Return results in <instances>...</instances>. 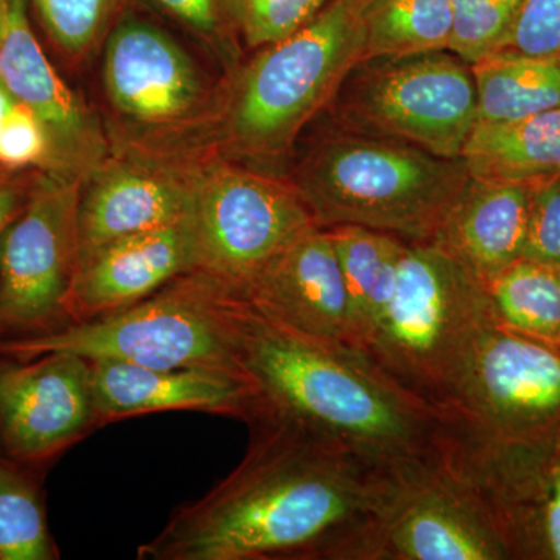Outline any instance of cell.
<instances>
[{
	"instance_id": "4dcf8cb0",
	"label": "cell",
	"mask_w": 560,
	"mask_h": 560,
	"mask_svg": "<svg viewBox=\"0 0 560 560\" xmlns=\"http://www.w3.org/2000/svg\"><path fill=\"white\" fill-rule=\"evenodd\" d=\"M522 259L560 268V173L530 183L528 234Z\"/></svg>"
},
{
	"instance_id": "e575fe53",
	"label": "cell",
	"mask_w": 560,
	"mask_h": 560,
	"mask_svg": "<svg viewBox=\"0 0 560 560\" xmlns=\"http://www.w3.org/2000/svg\"><path fill=\"white\" fill-rule=\"evenodd\" d=\"M14 105H16V101H14L13 95L0 83V130H2L3 124H5L7 117H9Z\"/></svg>"
},
{
	"instance_id": "ac0fdd59",
	"label": "cell",
	"mask_w": 560,
	"mask_h": 560,
	"mask_svg": "<svg viewBox=\"0 0 560 560\" xmlns=\"http://www.w3.org/2000/svg\"><path fill=\"white\" fill-rule=\"evenodd\" d=\"M90 363L101 427L160 411L209 412L249 423L259 410L256 386L242 372L164 370L106 359Z\"/></svg>"
},
{
	"instance_id": "d6a6232c",
	"label": "cell",
	"mask_w": 560,
	"mask_h": 560,
	"mask_svg": "<svg viewBox=\"0 0 560 560\" xmlns=\"http://www.w3.org/2000/svg\"><path fill=\"white\" fill-rule=\"evenodd\" d=\"M540 470L537 504V534L541 552L560 560V447L552 448Z\"/></svg>"
},
{
	"instance_id": "8d00e7d4",
	"label": "cell",
	"mask_w": 560,
	"mask_h": 560,
	"mask_svg": "<svg viewBox=\"0 0 560 560\" xmlns=\"http://www.w3.org/2000/svg\"><path fill=\"white\" fill-rule=\"evenodd\" d=\"M5 0H0V13H3V11H5Z\"/></svg>"
},
{
	"instance_id": "4fadbf2b",
	"label": "cell",
	"mask_w": 560,
	"mask_h": 560,
	"mask_svg": "<svg viewBox=\"0 0 560 560\" xmlns=\"http://www.w3.org/2000/svg\"><path fill=\"white\" fill-rule=\"evenodd\" d=\"M90 360L51 352L21 361L0 357V451L46 470L98 429Z\"/></svg>"
},
{
	"instance_id": "484cf974",
	"label": "cell",
	"mask_w": 560,
	"mask_h": 560,
	"mask_svg": "<svg viewBox=\"0 0 560 560\" xmlns=\"http://www.w3.org/2000/svg\"><path fill=\"white\" fill-rule=\"evenodd\" d=\"M54 46L80 62L102 46L125 0H28Z\"/></svg>"
},
{
	"instance_id": "ffe728a7",
	"label": "cell",
	"mask_w": 560,
	"mask_h": 560,
	"mask_svg": "<svg viewBox=\"0 0 560 560\" xmlns=\"http://www.w3.org/2000/svg\"><path fill=\"white\" fill-rule=\"evenodd\" d=\"M460 160L474 178L501 183H534L560 173V109L477 121Z\"/></svg>"
},
{
	"instance_id": "f546056e",
	"label": "cell",
	"mask_w": 560,
	"mask_h": 560,
	"mask_svg": "<svg viewBox=\"0 0 560 560\" xmlns=\"http://www.w3.org/2000/svg\"><path fill=\"white\" fill-rule=\"evenodd\" d=\"M0 168L54 171L49 136L31 110L18 102L0 130Z\"/></svg>"
},
{
	"instance_id": "d590c367",
	"label": "cell",
	"mask_w": 560,
	"mask_h": 560,
	"mask_svg": "<svg viewBox=\"0 0 560 560\" xmlns=\"http://www.w3.org/2000/svg\"><path fill=\"white\" fill-rule=\"evenodd\" d=\"M3 31H5V11H3V13H0V39H2Z\"/></svg>"
},
{
	"instance_id": "52a82bcc",
	"label": "cell",
	"mask_w": 560,
	"mask_h": 560,
	"mask_svg": "<svg viewBox=\"0 0 560 560\" xmlns=\"http://www.w3.org/2000/svg\"><path fill=\"white\" fill-rule=\"evenodd\" d=\"M110 145L179 153L215 109L220 84L161 21L125 5L102 44Z\"/></svg>"
},
{
	"instance_id": "83f0119b",
	"label": "cell",
	"mask_w": 560,
	"mask_h": 560,
	"mask_svg": "<svg viewBox=\"0 0 560 560\" xmlns=\"http://www.w3.org/2000/svg\"><path fill=\"white\" fill-rule=\"evenodd\" d=\"M330 0H221L224 16L238 44L259 50L289 38Z\"/></svg>"
},
{
	"instance_id": "6da1fadb",
	"label": "cell",
	"mask_w": 560,
	"mask_h": 560,
	"mask_svg": "<svg viewBox=\"0 0 560 560\" xmlns=\"http://www.w3.org/2000/svg\"><path fill=\"white\" fill-rule=\"evenodd\" d=\"M248 425L238 466L173 512L138 559L352 560L407 470L280 420Z\"/></svg>"
},
{
	"instance_id": "f1b7e54d",
	"label": "cell",
	"mask_w": 560,
	"mask_h": 560,
	"mask_svg": "<svg viewBox=\"0 0 560 560\" xmlns=\"http://www.w3.org/2000/svg\"><path fill=\"white\" fill-rule=\"evenodd\" d=\"M525 0H452V54L474 65L506 46Z\"/></svg>"
},
{
	"instance_id": "9a60e30c",
	"label": "cell",
	"mask_w": 560,
	"mask_h": 560,
	"mask_svg": "<svg viewBox=\"0 0 560 560\" xmlns=\"http://www.w3.org/2000/svg\"><path fill=\"white\" fill-rule=\"evenodd\" d=\"M0 83L49 136L54 171L83 179L110 153L108 130L61 80L33 33L28 0H5Z\"/></svg>"
},
{
	"instance_id": "e0dca14e",
	"label": "cell",
	"mask_w": 560,
	"mask_h": 560,
	"mask_svg": "<svg viewBox=\"0 0 560 560\" xmlns=\"http://www.w3.org/2000/svg\"><path fill=\"white\" fill-rule=\"evenodd\" d=\"M197 268L191 213L165 226L110 242L80 257L66 305L68 324L130 307Z\"/></svg>"
},
{
	"instance_id": "603a6c76",
	"label": "cell",
	"mask_w": 560,
	"mask_h": 560,
	"mask_svg": "<svg viewBox=\"0 0 560 560\" xmlns=\"http://www.w3.org/2000/svg\"><path fill=\"white\" fill-rule=\"evenodd\" d=\"M361 65L451 49L452 0H360Z\"/></svg>"
},
{
	"instance_id": "30bf717a",
	"label": "cell",
	"mask_w": 560,
	"mask_h": 560,
	"mask_svg": "<svg viewBox=\"0 0 560 560\" xmlns=\"http://www.w3.org/2000/svg\"><path fill=\"white\" fill-rule=\"evenodd\" d=\"M81 179L38 171L16 219L0 232V340L60 329L77 265Z\"/></svg>"
},
{
	"instance_id": "74e56055",
	"label": "cell",
	"mask_w": 560,
	"mask_h": 560,
	"mask_svg": "<svg viewBox=\"0 0 560 560\" xmlns=\"http://www.w3.org/2000/svg\"><path fill=\"white\" fill-rule=\"evenodd\" d=\"M0 452H2V451H0Z\"/></svg>"
},
{
	"instance_id": "5b68a950",
	"label": "cell",
	"mask_w": 560,
	"mask_h": 560,
	"mask_svg": "<svg viewBox=\"0 0 560 560\" xmlns=\"http://www.w3.org/2000/svg\"><path fill=\"white\" fill-rule=\"evenodd\" d=\"M469 176L463 160L345 135L316 143L287 179L320 228L355 224L423 242L433 241Z\"/></svg>"
},
{
	"instance_id": "2e32d148",
	"label": "cell",
	"mask_w": 560,
	"mask_h": 560,
	"mask_svg": "<svg viewBox=\"0 0 560 560\" xmlns=\"http://www.w3.org/2000/svg\"><path fill=\"white\" fill-rule=\"evenodd\" d=\"M241 300L296 334L355 348L349 294L327 228L313 224L298 235L257 272Z\"/></svg>"
},
{
	"instance_id": "1f68e13d",
	"label": "cell",
	"mask_w": 560,
	"mask_h": 560,
	"mask_svg": "<svg viewBox=\"0 0 560 560\" xmlns=\"http://www.w3.org/2000/svg\"><path fill=\"white\" fill-rule=\"evenodd\" d=\"M504 49L560 58V0H525Z\"/></svg>"
},
{
	"instance_id": "8992f818",
	"label": "cell",
	"mask_w": 560,
	"mask_h": 560,
	"mask_svg": "<svg viewBox=\"0 0 560 560\" xmlns=\"http://www.w3.org/2000/svg\"><path fill=\"white\" fill-rule=\"evenodd\" d=\"M241 298L208 272L172 280L130 307L28 337L2 338L0 357L27 361L51 352L142 366L242 372L237 316Z\"/></svg>"
},
{
	"instance_id": "cb8c5ba5",
	"label": "cell",
	"mask_w": 560,
	"mask_h": 560,
	"mask_svg": "<svg viewBox=\"0 0 560 560\" xmlns=\"http://www.w3.org/2000/svg\"><path fill=\"white\" fill-rule=\"evenodd\" d=\"M497 323L548 345H560V268L521 259L488 283Z\"/></svg>"
},
{
	"instance_id": "3957f363",
	"label": "cell",
	"mask_w": 560,
	"mask_h": 560,
	"mask_svg": "<svg viewBox=\"0 0 560 560\" xmlns=\"http://www.w3.org/2000/svg\"><path fill=\"white\" fill-rule=\"evenodd\" d=\"M360 0H330L289 38L261 47L220 84L208 125L178 156H213L265 172L361 65Z\"/></svg>"
},
{
	"instance_id": "9c48e42d",
	"label": "cell",
	"mask_w": 560,
	"mask_h": 560,
	"mask_svg": "<svg viewBox=\"0 0 560 560\" xmlns=\"http://www.w3.org/2000/svg\"><path fill=\"white\" fill-rule=\"evenodd\" d=\"M363 66L346 102L353 124L442 160H460L478 120L469 62L442 50Z\"/></svg>"
},
{
	"instance_id": "ba28073f",
	"label": "cell",
	"mask_w": 560,
	"mask_h": 560,
	"mask_svg": "<svg viewBox=\"0 0 560 560\" xmlns=\"http://www.w3.org/2000/svg\"><path fill=\"white\" fill-rule=\"evenodd\" d=\"M194 178L198 268L241 298L257 272L316 224L287 178L220 158H184Z\"/></svg>"
},
{
	"instance_id": "277c9868",
	"label": "cell",
	"mask_w": 560,
	"mask_h": 560,
	"mask_svg": "<svg viewBox=\"0 0 560 560\" xmlns=\"http://www.w3.org/2000/svg\"><path fill=\"white\" fill-rule=\"evenodd\" d=\"M497 324L488 283L440 243L407 242L393 300L360 350L442 415Z\"/></svg>"
},
{
	"instance_id": "7a4b0ae2",
	"label": "cell",
	"mask_w": 560,
	"mask_h": 560,
	"mask_svg": "<svg viewBox=\"0 0 560 560\" xmlns=\"http://www.w3.org/2000/svg\"><path fill=\"white\" fill-rule=\"evenodd\" d=\"M238 361L256 386V419L291 423L393 470L441 456L444 418L360 349L305 337L242 300ZM250 420V422H253Z\"/></svg>"
},
{
	"instance_id": "d4e9b609",
	"label": "cell",
	"mask_w": 560,
	"mask_h": 560,
	"mask_svg": "<svg viewBox=\"0 0 560 560\" xmlns=\"http://www.w3.org/2000/svg\"><path fill=\"white\" fill-rule=\"evenodd\" d=\"M43 470L0 452V560H57L47 522Z\"/></svg>"
},
{
	"instance_id": "7402d4cb",
	"label": "cell",
	"mask_w": 560,
	"mask_h": 560,
	"mask_svg": "<svg viewBox=\"0 0 560 560\" xmlns=\"http://www.w3.org/2000/svg\"><path fill=\"white\" fill-rule=\"evenodd\" d=\"M477 121L523 119L560 109V58L499 50L474 62Z\"/></svg>"
},
{
	"instance_id": "d6986e66",
	"label": "cell",
	"mask_w": 560,
	"mask_h": 560,
	"mask_svg": "<svg viewBox=\"0 0 560 560\" xmlns=\"http://www.w3.org/2000/svg\"><path fill=\"white\" fill-rule=\"evenodd\" d=\"M530 183L469 176L433 241L482 282L523 257L528 234Z\"/></svg>"
},
{
	"instance_id": "7c38bea8",
	"label": "cell",
	"mask_w": 560,
	"mask_h": 560,
	"mask_svg": "<svg viewBox=\"0 0 560 560\" xmlns=\"http://www.w3.org/2000/svg\"><path fill=\"white\" fill-rule=\"evenodd\" d=\"M511 556L486 504L440 456L401 475L352 560H501Z\"/></svg>"
},
{
	"instance_id": "836d02e7",
	"label": "cell",
	"mask_w": 560,
	"mask_h": 560,
	"mask_svg": "<svg viewBox=\"0 0 560 560\" xmlns=\"http://www.w3.org/2000/svg\"><path fill=\"white\" fill-rule=\"evenodd\" d=\"M38 171L9 172L0 168V232L16 219L31 194Z\"/></svg>"
},
{
	"instance_id": "44dd1931",
	"label": "cell",
	"mask_w": 560,
	"mask_h": 560,
	"mask_svg": "<svg viewBox=\"0 0 560 560\" xmlns=\"http://www.w3.org/2000/svg\"><path fill=\"white\" fill-rule=\"evenodd\" d=\"M327 230L349 294L353 340L355 348L361 349L393 300L407 241L355 224H338Z\"/></svg>"
},
{
	"instance_id": "5bb4252c",
	"label": "cell",
	"mask_w": 560,
	"mask_h": 560,
	"mask_svg": "<svg viewBox=\"0 0 560 560\" xmlns=\"http://www.w3.org/2000/svg\"><path fill=\"white\" fill-rule=\"evenodd\" d=\"M194 209L190 162L138 147L113 145L80 184L79 259L110 242L165 226Z\"/></svg>"
},
{
	"instance_id": "8fae6325",
	"label": "cell",
	"mask_w": 560,
	"mask_h": 560,
	"mask_svg": "<svg viewBox=\"0 0 560 560\" xmlns=\"http://www.w3.org/2000/svg\"><path fill=\"white\" fill-rule=\"evenodd\" d=\"M445 433L525 442L560 423V352L497 324L442 410Z\"/></svg>"
},
{
	"instance_id": "4316f807",
	"label": "cell",
	"mask_w": 560,
	"mask_h": 560,
	"mask_svg": "<svg viewBox=\"0 0 560 560\" xmlns=\"http://www.w3.org/2000/svg\"><path fill=\"white\" fill-rule=\"evenodd\" d=\"M154 20L186 33L201 44L228 73L237 68L241 44L224 16L221 0H125Z\"/></svg>"
}]
</instances>
